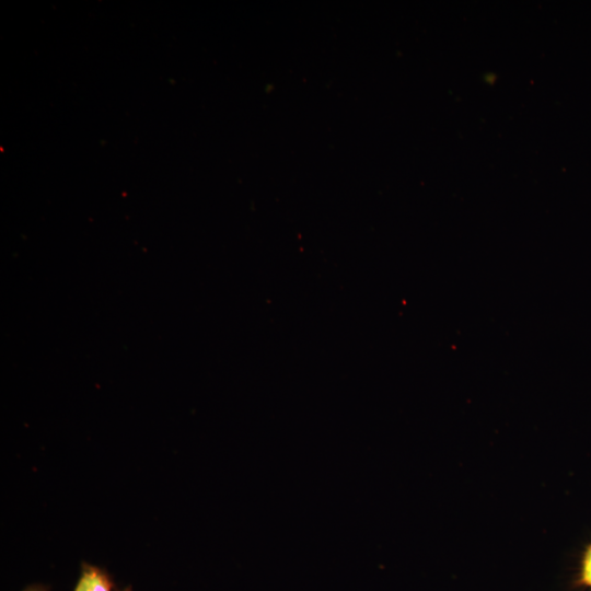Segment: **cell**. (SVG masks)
<instances>
[{"mask_svg":"<svg viewBox=\"0 0 591 591\" xmlns=\"http://www.w3.org/2000/svg\"><path fill=\"white\" fill-rule=\"evenodd\" d=\"M114 587V581L105 569L82 563L73 591H113Z\"/></svg>","mask_w":591,"mask_h":591,"instance_id":"obj_1","label":"cell"},{"mask_svg":"<svg viewBox=\"0 0 591 591\" xmlns=\"http://www.w3.org/2000/svg\"><path fill=\"white\" fill-rule=\"evenodd\" d=\"M576 584L591 590V543L588 544L582 554Z\"/></svg>","mask_w":591,"mask_h":591,"instance_id":"obj_2","label":"cell"},{"mask_svg":"<svg viewBox=\"0 0 591 591\" xmlns=\"http://www.w3.org/2000/svg\"><path fill=\"white\" fill-rule=\"evenodd\" d=\"M23 591H48V589L42 584H33V586L27 587Z\"/></svg>","mask_w":591,"mask_h":591,"instance_id":"obj_3","label":"cell"},{"mask_svg":"<svg viewBox=\"0 0 591 591\" xmlns=\"http://www.w3.org/2000/svg\"><path fill=\"white\" fill-rule=\"evenodd\" d=\"M120 591H132V590H131V587L128 586V587L124 588V589L120 590Z\"/></svg>","mask_w":591,"mask_h":591,"instance_id":"obj_4","label":"cell"}]
</instances>
